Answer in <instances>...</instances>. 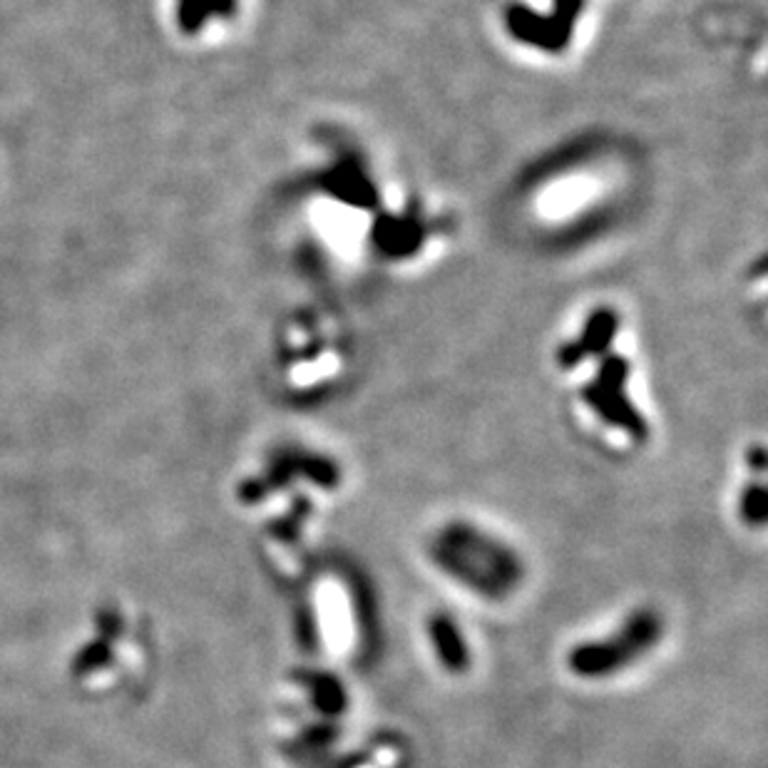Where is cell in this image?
<instances>
[{"mask_svg":"<svg viewBox=\"0 0 768 768\" xmlns=\"http://www.w3.org/2000/svg\"><path fill=\"white\" fill-rule=\"evenodd\" d=\"M649 351L629 303L609 294L567 309L547 343V369L569 416L595 440L634 450L654 433Z\"/></svg>","mask_w":768,"mask_h":768,"instance_id":"6da1fadb","label":"cell"},{"mask_svg":"<svg viewBox=\"0 0 768 768\" xmlns=\"http://www.w3.org/2000/svg\"><path fill=\"white\" fill-rule=\"evenodd\" d=\"M403 174L359 132L317 127L297 184V222L311 264L333 277H371V254Z\"/></svg>","mask_w":768,"mask_h":768,"instance_id":"7a4b0ae2","label":"cell"},{"mask_svg":"<svg viewBox=\"0 0 768 768\" xmlns=\"http://www.w3.org/2000/svg\"><path fill=\"white\" fill-rule=\"evenodd\" d=\"M629 177L622 147L585 137L527 167L518 186V212L543 239H583L629 202Z\"/></svg>","mask_w":768,"mask_h":768,"instance_id":"3957f363","label":"cell"},{"mask_svg":"<svg viewBox=\"0 0 768 768\" xmlns=\"http://www.w3.org/2000/svg\"><path fill=\"white\" fill-rule=\"evenodd\" d=\"M274 373L289 398L303 403L339 396L359 373L361 346L351 319L327 299L297 303L274 333Z\"/></svg>","mask_w":768,"mask_h":768,"instance_id":"277c9868","label":"cell"},{"mask_svg":"<svg viewBox=\"0 0 768 768\" xmlns=\"http://www.w3.org/2000/svg\"><path fill=\"white\" fill-rule=\"evenodd\" d=\"M492 41L533 71H563L595 43L593 0H495Z\"/></svg>","mask_w":768,"mask_h":768,"instance_id":"5b68a950","label":"cell"},{"mask_svg":"<svg viewBox=\"0 0 768 768\" xmlns=\"http://www.w3.org/2000/svg\"><path fill=\"white\" fill-rule=\"evenodd\" d=\"M495 540L476 527L448 525L436 543V559L442 569L480 593H508L520 577L515 557Z\"/></svg>","mask_w":768,"mask_h":768,"instance_id":"8992f818","label":"cell"},{"mask_svg":"<svg viewBox=\"0 0 768 768\" xmlns=\"http://www.w3.org/2000/svg\"><path fill=\"white\" fill-rule=\"evenodd\" d=\"M662 637V622L654 612H637L632 619L612 632L607 639H595L573 649L569 654V669L577 676L602 679L612 676L619 669L634 664L644 657Z\"/></svg>","mask_w":768,"mask_h":768,"instance_id":"52a82bcc","label":"cell"},{"mask_svg":"<svg viewBox=\"0 0 768 768\" xmlns=\"http://www.w3.org/2000/svg\"><path fill=\"white\" fill-rule=\"evenodd\" d=\"M428 639H433V647H436V657L440 659V664L452 672H460L468 664V649L466 639L458 625L448 617H433L428 622Z\"/></svg>","mask_w":768,"mask_h":768,"instance_id":"ba28073f","label":"cell"},{"mask_svg":"<svg viewBox=\"0 0 768 768\" xmlns=\"http://www.w3.org/2000/svg\"><path fill=\"white\" fill-rule=\"evenodd\" d=\"M742 297L746 301L748 313L764 323L768 307V269L764 252H758L746 262L742 271Z\"/></svg>","mask_w":768,"mask_h":768,"instance_id":"9c48e42d","label":"cell"},{"mask_svg":"<svg viewBox=\"0 0 768 768\" xmlns=\"http://www.w3.org/2000/svg\"><path fill=\"white\" fill-rule=\"evenodd\" d=\"M742 518L746 520L748 525H761L766 518V488L764 482H751L748 480V486H744L742 490Z\"/></svg>","mask_w":768,"mask_h":768,"instance_id":"30bf717a","label":"cell"}]
</instances>
